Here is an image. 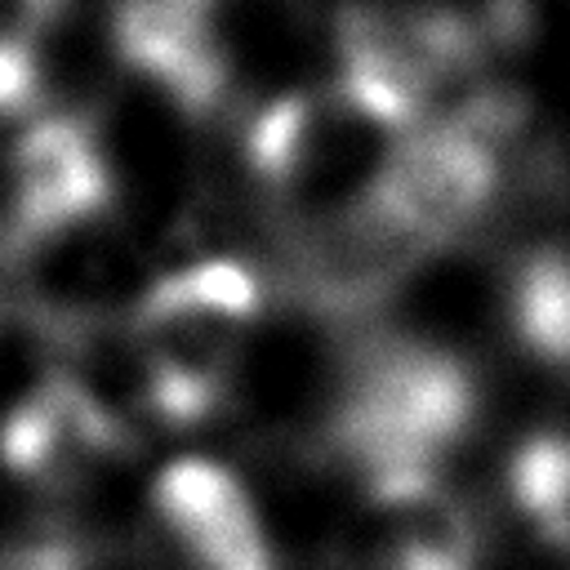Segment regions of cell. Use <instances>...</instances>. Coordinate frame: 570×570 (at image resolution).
Wrapping results in <instances>:
<instances>
[{"instance_id": "cell-4", "label": "cell", "mask_w": 570, "mask_h": 570, "mask_svg": "<svg viewBox=\"0 0 570 570\" xmlns=\"http://www.w3.org/2000/svg\"><path fill=\"white\" fill-rule=\"evenodd\" d=\"M111 209V169L85 116H36L4 156V258L89 227Z\"/></svg>"}, {"instance_id": "cell-3", "label": "cell", "mask_w": 570, "mask_h": 570, "mask_svg": "<svg viewBox=\"0 0 570 570\" xmlns=\"http://www.w3.org/2000/svg\"><path fill=\"white\" fill-rule=\"evenodd\" d=\"M401 138L396 125L325 85L263 102L245 125V160L294 223H312L365 200Z\"/></svg>"}, {"instance_id": "cell-8", "label": "cell", "mask_w": 570, "mask_h": 570, "mask_svg": "<svg viewBox=\"0 0 570 570\" xmlns=\"http://www.w3.org/2000/svg\"><path fill=\"white\" fill-rule=\"evenodd\" d=\"M62 0H0V116L31 111L40 98V40Z\"/></svg>"}, {"instance_id": "cell-7", "label": "cell", "mask_w": 570, "mask_h": 570, "mask_svg": "<svg viewBox=\"0 0 570 570\" xmlns=\"http://www.w3.org/2000/svg\"><path fill=\"white\" fill-rule=\"evenodd\" d=\"M508 494L543 543L570 552V436L566 432H539L521 441V450L508 463Z\"/></svg>"}, {"instance_id": "cell-9", "label": "cell", "mask_w": 570, "mask_h": 570, "mask_svg": "<svg viewBox=\"0 0 570 570\" xmlns=\"http://www.w3.org/2000/svg\"><path fill=\"white\" fill-rule=\"evenodd\" d=\"M0 570H80V557L67 543H36L18 548Z\"/></svg>"}, {"instance_id": "cell-2", "label": "cell", "mask_w": 570, "mask_h": 570, "mask_svg": "<svg viewBox=\"0 0 570 570\" xmlns=\"http://www.w3.org/2000/svg\"><path fill=\"white\" fill-rule=\"evenodd\" d=\"M263 312V281L240 263L209 254L142 285L125 316L147 361L160 428H196L232 392L245 338Z\"/></svg>"}, {"instance_id": "cell-6", "label": "cell", "mask_w": 570, "mask_h": 570, "mask_svg": "<svg viewBox=\"0 0 570 570\" xmlns=\"http://www.w3.org/2000/svg\"><path fill=\"white\" fill-rule=\"evenodd\" d=\"M151 512L191 570H281L245 481L214 459L165 463L151 481Z\"/></svg>"}, {"instance_id": "cell-1", "label": "cell", "mask_w": 570, "mask_h": 570, "mask_svg": "<svg viewBox=\"0 0 570 570\" xmlns=\"http://www.w3.org/2000/svg\"><path fill=\"white\" fill-rule=\"evenodd\" d=\"M476 419L472 370L423 338H374L352 356L325 441L365 499L445 481L441 468Z\"/></svg>"}, {"instance_id": "cell-5", "label": "cell", "mask_w": 570, "mask_h": 570, "mask_svg": "<svg viewBox=\"0 0 570 570\" xmlns=\"http://www.w3.org/2000/svg\"><path fill=\"white\" fill-rule=\"evenodd\" d=\"M428 254V245H419L374 205V196H365L338 214L298 223L285 272L289 289L316 316L356 321L383 307Z\"/></svg>"}]
</instances>
